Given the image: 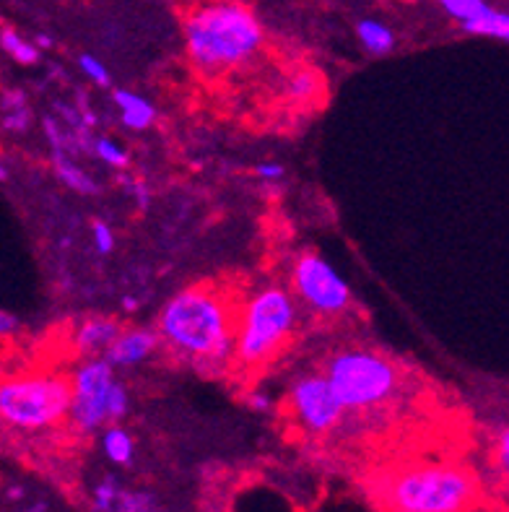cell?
Returning <instances> with one entry per match:
<instances>
[{
	"label": "cell",
	"instance_id": "obj_14",
	"mask_svg": "<svg viewBox=\"0 0 509 512\" xmlns=\"http://www.w3.org/2000/svg\"><path fill=\"white\" fill-rule=\"evenodd\" d=\"M356 37L364 45V50L372 52V55H387L395 47L393 29L377 19H361L356 24Z\"/></svg>",
	"mask_w": 509,
	"mask_h": 512
},
{
	"label": "cell",
	"instance_id": "obj_35",
	"mask_svg": "<svg viewBox=\"0 0 509 512\" xmlns=\"http://www.w3.org/2000/svg\"><path fill=\"white\" fill-rule=\"evenodd\" d=\"M8 177V169H6V164H3V159H0V182L6 180Z\"/></svg>",
	"mask_w": 509,
	"mask_h": 512
},
{
	"label": "cell",
	"instance_id": "obj_9",
	"mask_svg": "<svg viewBox=\"0 0 509 512\" xmlns=\"http://www.w3.org/2000/svg\"><path fill=\"white\" fill-rule=\"evenodd\" d=\"M289 406L304 432L315 437L330 435L346 419L341 398L336 396L330 380L320 370L302 372V375L294 377L289 388Z\"/></svg>",
	"mask_w": 509,
	"mask_h": 512
},
{
	"label": "cell",
	"instance_id": "obj_19",
	"mask_svg": "<svg viewBox=\"0 0 509 512\" xmlns=\"http://www.w3.org/2000/svg\"><path fill=\"white\" fill-rule=\"evenodd\" d=\"M434 3H439V6L445 8L458 24L478 19V16H484V13H489L491 8H494L489 0H434Z\"/></svg>",
	"mask_w": 509,
	"mask_h": 512
},
{
	"label": "cell",
	"instance_id": "obj_24",
	"mask_svg": "<svg viewBox=\"0 0 509 512\" xmlns=\"http://www.w3.org/2000/svg\"><path fill=\"white\" fill-rule=\"evenodd\" d=\"M130 409V396H128V388H125L120 380H115V385H112V393H110V424L120 422V419H125V414H128Z\"/></svg>",
	"mask_w": 509,
	"mask_h": 512
},
{
	"label": "cell",
	"instance_id": "obj_11",
	"mask_svg": "<svg viewBox=\"0 0 509 512\" xmlns=\"http://www.w3.org/2000/svg\"><path fill=\"white\" fill-rule=\"evenodd\" d=\"M120 331H123V325L115 323L112 318H89L73 333V346L84 357H102L104 351L112 346V341L120 336Z\"/></svg>",
	"mask_w": 509,
	"mask_h": 512
},
{
	"label": "cell",
	"instance_id": "obj_13",
	"mask_svg": "<svg viewBox=\"0 0 509 512\" xmlns=\"http://www.w3.org/2000/svg\"><path fill=\"white\" fill-rule=\"evenodd\" d=\"M52 169H55V175L58 180L63 182L65 188H71L73 193L81 195H97L99 185L97 180L84 172V169L78 167L76 159L71 154H65V151H52Z\"/></svg>",
	"mask_w": 509,
	"mask_h": 512
},
{
	"label": "cell",
	"instance_id": "obj_26",
	"mask_svg": "<svg viewBox=\"0 0 509 512\" xmlns=\"http://www.w3.org/2000/svg\"><path fill=\"white\" fill-rule=\"evenodd\" d=\"M497 466L499 471H502L504 481L509 484V427H502L499 429V435H497Z\"/></svg>",
	"mask_w": 509,
	"mask_h": 512
},
{
	"label": "cell",
	"instance_id": "obj_6",
	"mask_svg": "<svg viewBox=\"0 0 509 512\" xmlns=\"http://www.w3.org/2000/svg\"><path fill=\"white\" fill-rule=\"evenodd\" d=\"M71 377L29 372L0 380V422L21 432L58 427L71 414Z\"/></svg>",
	"mask_w": 509,
	"mask_h": 512
},
{
	"label": "cell",
	"instance_id": "obj_17",
	"mask_svg": "<svg viewBox=\"0 0 509 512\" xmlns=\"http://www.w3.org/2000/svg\"><path fill=\"white\" fill-rule=\"evenodd\" d=\"M0 107H3V128L8 133H26L29 125H32V110L26 104V97L21 91H6L3 99H0Z\"/></svg>",
	"mask_w": 509,
	"mask_h": 512
},
{
	"label": "cell",
	"instance_id": "obj_33",
	"mask_svg": "<svg viewBox=\"0 0 509 512\" xmlns=\"http://www.w3.org/2000/svg\"><path fill=\"white\" fill-rule=\"evenodd\" d=\"M21 497H24V489H21V487H11V489H8V500L16 502V500H21Z\"/></svg>",
	"mask_w": 509,
	"mask_h": 512
},
{
	"label": "cell",
	"instance_id": "obj_18",
	"mask_svg": "<svg viewBox=\"0 0 509 512\" xmlns=\"http://www.w3.org/2000/svg\"><path fill=\"white\" fill-rule=\"evenodd\" d=\"M0 50L6 52L8 58L16 60L19 65H37L39 63V47L29 39L21 37L16 29H0Z\"/></svg>",
	"mask_w": 509,
	"mask_h": 512
},
{
	"label": "cell",
	"instance_id": "obj_21",
	"mask_svg": "<svg viewBox=\"0 0 509 512\" xmlns=\"http://www.w3.org/2000/svg\"><path fill=\"white\" fill-rule=\"evenodd\" d=\"M120 492H123L120 481H117L115 476H104L97 487H94V494H91L94 510H97V512H115L117 500H120Z\"/></svg>",
	"mask_w": 509,
	"mask_h": 512
},
{
	"label": "cell",
	"instance_id": "obj_27",
	"mask_svg": "<svg viewBox=\"0 0 509 512\" xmlns=\"http://www.w3.org/2000/svg\"><path fill=\"white\" fill-rule=\"evenodd\" d=\"M255 175H258L260 180H281V177L286 175V169L284 164H278V162H263L258 164Z\"/></svg>",
	"mask_w": 509,
	"mask_h": 512
},
{
	"label": "cell",
	"instance_id": "obj_32",
	"mask_svg": "<svg viewBox=\"0 0 509 512\" xmlns=\"http://www.w3.org/2000/svg\"><path fill=\"white\" fill-rule=\"evenodd\" d=\"M34 45H37L39 50H50L52 37H47V34H37V37H34Z\"/></svg>",
	"mask_w": 509,
	"mask_h": 512
},
{
	"label": "cell",
	"instance_id": "obj_3",
	"mask_svg": "<svg viewBox=\"0 0 509 512\" xmlns=\"http://www.w3.org/2000/svg\"><path fill=\"white\" fill-rule=\"evenodd\" d=\"M476 494L471 471L455 463H411L380 484L385 512H468Z\"/></svg>",
	"mask_w": 509,
	"mask_h": 512
},
{
	"label": "cell",
	"instance_id": "obj_23",
	"mask_svg": "<svg viewBox=\"0 0 509 512\" xmlns=\"http://www.w3.org/2000/svg\"><path fill=\"white\" fill-rule=\"evenodd\" d=\"M78 68H81V73H84L86 78H89L91 84H97V86H107L112 84V78H110V71H107V65L102 63L99 58H94V55H81L78 58Z\"/></svg>",
	"mask_w": 509,
	"mask_h": 512
},
{
	"label": "cell",
	"instance_id": "obj_29",
	"mask_svg": "<svg viewBox=\"0 0 509 512\" xmlns=\"http://www.w3.org/2000/svg\"><path fill=\"white\" fill-rule=\"evenodd\" d=\"M128 190H130V195L136 198L138 208H141V211H146V208H149V190L143 188V185L138 180L128 182Z\"/></svg>",
	"mask_w": 509,
	"mask_h": 512
},
{
	"label": "cell",
	"instance_id": "obj_7",
	"mask_svg": "<svg viewBox=\"0 0 509 512\" xmlns=\"http://www.w3.org/2000/svg\"><path fill=\"white\" fill-rule=\"evenodd\" d=\"M115 380V367L104 357H86L73 370V401L68 419L78 432L91 435L110 424V393Z\"/></svg>",
	"mask_w": 509,
	"mask_h": 512
},
{
	"label": "cell",
	"instance_id": "obj_15",
	"mask_svg": "<svg viewBox=\"0 0 509 512\" xmlns=\"http://www.w3.org/2000/svg\"><path fill=\"white\" fill-rule=\"evenodd\" d=\"M102 450L107 455V461L123 468L130 466L133 458H136V442H133V437L123 427H117V424H110V427L104 429Z\"/></svg>",
	"mask_w": 509,
	"mask_h": 512
},
{
	"label": "cell",
	"instance_id": "obj_1",
	"mask_svg": "<svg viewBox=\"0 0 509 512\" xmlns=\"http://www.w3.org/2000/svg\"><path fill=\"white\" fill-rule=\"evenodd\" d=\"M237 315V299L226 297L216 284H190L167 299L156 331L180 359L219 372L234 362Z\"/></svg>",
	"mask_w": 509,
	"mask_h": 512
},
{
	"label": "cell",
	"instance_id": "obj_4",
	"mask_svg": "<svg viewBox=\"0 0 509 512\" xmlns=\"http://www.w3.org/2000/svg\"><path fill=\"white\" fill-rule=\"evenodd\" d=\"M299 323L297 299L284 286L258 289L239 305L234 364L242 370H258L289 344Z\"/></svg>",
	"mask_w": 509,
	"mask_h": 512
},
{
	"label": "cell",
	"instance_id": "obj_10",
	"mask_svg": "<svg viewBox=\"0 0 509 512\" xmlns=\"http://www.w3.org/2000/svg\"><path fill=\"white\" fill-rule=\"evenodd\" d=\"M162 344V336L156 328H146V325H133V328H123L120 336L112 341V346L104 351L102 357L115 367V370H125V367H136L143 364L156 351V346Z\"/></svg>",
	"mask_w": 509,
	"mask_h": 512
},
{
	"label": "cell",
	"instance_id": "obj_25",
	"mask_svg": "<svg viewBox=\"0 0 509 512\" xmlns=\"http://www.w3.org/2000/svg\"><path fill=\"white\" fill-rule=\"evenodd\" d=\"M91 240L99 255H110L115 250V232L104 221H91Z\"/></svg>",
	"mask_w": 509,
	"mask_h": 512
},
{
	"label": "cell",
	"instance_id": "obj_16",
	"mask_svg": "<svg viewBox=\"0 0 509 512\" xmlns=\"http://www.w3.org/2000/svg\"><path fill=\"white\" fill-rule=\"evenodd\" d=\"M460 29H463L465 34H476V37H491L509 42V11H502V8L494 6L489 13H484V16L460 24Z\"/></svg>",
	"mask_w": 509,
	"mask_h": 512
},
{
	"label": "cell",
	"instance_id": "obj_8",
	"mask_svg": "<svg viewBox=\"0 0 509 512\" xmlns=\"http://www.w3.org/2000/svg\"><path fill=\"white\" fill-rule=\"evenodd\" d=\"M291 289L294 297L320 315H341L351 305V289L343 276L317 253L297 255L291 268Z\"/></svg>",
	"mask_w": 509,
	"mask_h": 512
},
{
	"label": "cell",
	"instance_id": "obj_20",
	"mask_svg": "<svg viewBox=\"0 0 509 512\" xmlns=\"http://www.w3.org/2000/svg\"><path fill=\"white\" fill-rule=\"evenodd\" d=\"M91 154L97 156L99 162L107 164V167H115V169L128 167V151L107 136L94 138V149H91Z\"/></svg>",
	"mask_w": 509,
	"mask_h": 512
},
{
	"label": "cell",
	"instance_id": "obj_5",
	"mask_svg": "<svg viewBox=\"0 0 509 512\" xmlns=\"http://www.w3.org/2000/svg\"><path fill=\"white\" fill-rule=\"evenodd\" d=\"M336 396L341 398L346 414L382 409L403 388L400 367L374 349H341L330 354L323 367Z\"/></svg>",
	"mask_w": 509,
	"mask_h": 512
},
{
	"label": "cell",
	"instance_id": "obj_34",
	"mask_svg": "<svg viewBox=\"0 0 509 512\" xmlns=\"http://www.w3.org/2000/svg\"><path fill=\"white\" fill-rule=\"evenodd\" d=\"M26 512H47V505H45V502H34V505L29 507Z\"/></svg>",
	"mask_w": 509,
	"mask_h": 512
},
{
	"label": "cell",
	"instance_id": "obj_12",
	"mask_svg": "<svg viewBox=\"0 0 509 512\" xmlns=\"http://www.w3.org/2000/svg\"><path fill=\"white\" fill-rule=\"evenodd\" d=\"M115 99L117 110H120V117H123V125L130 130H149L156 120V107L149 102V99H143L141 94H133L128 89H117L112 94Z\"/></svg>",
	"mask_w": 509,
	"mask_h": 512
},
{
	"label": "cell",
	"instance_id": "obj_31",
	"mask_svg": "<svg viewBox=\"0 0 509 512\" xmlns=\"http://www.w3.org/2000/svg\"><path fill=\"white\" fill-rule=\"evenodd\" d=\"M250 403H252V409H258V411L271 409V398L265 396V393H252Z\"/></svg>",
	"mask_w": 509,
	"mask_h": 512
},
{
	"label": "cell",
	"instance_id": "obj_30",
	"mask_svg": "<svg viewBox=\"0 0 509 512\" xmlns=\"http://www.w3.org/2000/svg\"><path fill=\"white\" fill-rule=\"evenodd\" d=\"M16 328H19V320L13 318L11 312L0 310V336H8V333H13Z\"/></svg>",
	"mask_w": 509,
	"mask_h": 512
},
{
	"label": "cell",
	"instance_id": "obj_22",
	"mask_svg": "<svg viewBox=\"0 0 509 512\" xmlns=\"http://www.w3.org/2000/svg\"><path fill=\"white\" fill-rule=\"evenodd\" d=\"M115 512H162L159 500L151 492H130L123 489L120 500H117Z\"/></svg>",
	"mask_w": 509,
	"mask_h": 512
},
{
	"label": "cell",
	"instance_id": "obj_2",
	"mask_svg": "<svg viewBox=\"0 0 509 512\" xmlns=\"http://www.w3.org/2000/svg\"><path fill=\"white\" fill-rule=\"evenodd\" d=\"M187 55L200 71H229L245 65L260 52L265 42L258 13L239 0H213L187 13L185 24Z\"/></svg>",
	"mask_w": 509,
	"mask_h": 512
},
{
	"label": "cell",
	"instance_id": "obj_28",
	"mask_svg": "<svg viewBox=\"0 0 509 512\" xmlns=\"http://www.w3.org/2000/svg\"><path fill=\"white\" fill-rule=\"evenodd\" d=\"M291 91H294L297 97H307V94L315 91V78H312L310 73H302V76L291 81Z\"/></svg>",
	"mask_w": 509,
	"mask_h": 512
}]
</instances>
